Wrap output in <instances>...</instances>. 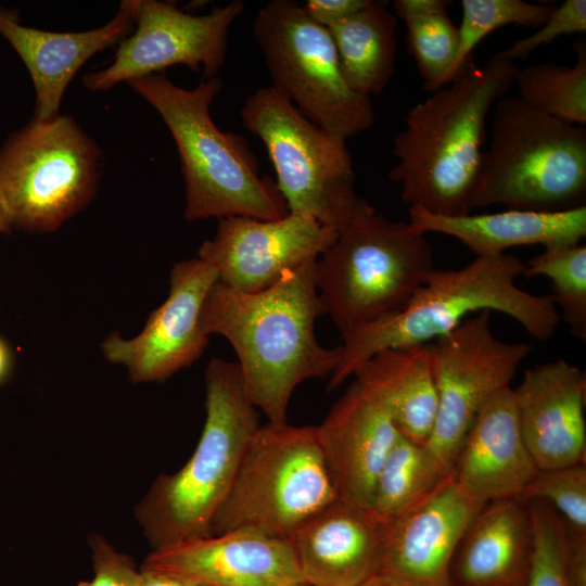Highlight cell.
<instances>
[{
  "mask_svg": "<svg viewBox=\"0 0 586 586\" xmlns=\"http://www.w3.org/2000/svg\"><path fill=\"white\" fill-rule=\"evenodd\" d=\"M316 262L254 293L218 280L201 309V329L228 340L250 400L271 423L288 422L289 402L301 382L330 378L341 359V346L322 347L315 336V321L324 315Z\"/></svg>",
  "mask_w": 586,
  "mask_h": 586,
  "instance_id": "obj_1",
  "label": "cell"
},
{
  "mask_svg": "<svg viewBox=\"0 0 586 586\" xmlns=\"http://www.w3.org/2000/svg\"><path fill=\"white\" fill-rule=\"evenodd\" d=\"M518 68L495 55L480 66L472 56L448 84L409 110L394 137L397 164L388 175L408 208L443 216L472 213L486 120L514 85Z\"/></svg>",
  "mask_w": 586,
  "mask_h": 586,
  "instance_id": "obj_2",
  "label": "cell"
},
{
  "mask_svg": "<svg viewBox=\"0 0 586 586\" xmlns=\"http://www.w3.org/2000/svg\"><path fill=\"white\" fill-rule=\"evenodd\" d=\"M524 268L520 258L502 253L475 256L459 269H434L403 310L342 336L341 359L327 390L342 385L375 353L428 344L473 313L499 311L517 320L534 339H550L559 324V313L550 295L518 286Z\"/></svg>",
  "mask_w": 586,
  "mask_h": 586,
  "instance_id": "obj_3",
  "label": "cell"
},
{
  "mask_svg": "<svg viewBox=\"0 0 586 586\" xmlns=\"http://www.w3.org/2000/svg\"><path fill=\"white\" fill-rule=\"evenodd\" d=\"M131 88L161 115L176 143L186 186L189 221L244 216L278 220L290 212L276 182L259 174L246 139L222 131L209 107L219 93L218 77L184 89L163 73L129 80Z\"/></svg>",
  "mask_w": 586,
  "mask_h": 586,
  "instance_id": "obj_4",
  "label": "cell"
},
{
  "mask_svg": "<svg viewBox=\"0 0 586 586\" xmlns=\"http://www.w3.org/2000/svg\"><path fill=\"white\" fill-rule=\"evenodd\" d=\"M205 411L202 434L189 460L176 473L160 475L135 508L154 549L211 535L213 517L260 425L238 362L209 360Z\"/></svg>",
  "mask_w": 586,
  "mask_h": 586,
  "instance_id": "obj_5",
  "label": "cell"
},
{
  "mask_svg": "<svg viewBox=\"0 0 586 586\" xmlns=\"http://www.w3.org/2000/svg\"><path fill=\"white\" fill-rule=\"evenodd\" d=\"M471 209L562 212L586 206V128L546 115L518 95L495 105Z\"/></svg>",
  "mask_w": 586,
  "mask_h": 586,
  "instance_id": "obj_6",
  "label": "cell"
},
{
  "mask_svg": "<svg viewBox=\"0 0 586 586\" xmlns=\"http://www.w3.org/2000/svg\"><path fill=\"white\" fill-rule=\"evenodd\" d=\"M339 499L316 425L260 424L211 523V535L253 531L290 538Z\"/></svg>",
  "mask_w": 586,
  "mask_h": 586,
  "instance_id": "obj_7",
  "label": "cell"
},
{
  "mask_svg": "<svg viewBox=\"0 0 586 586\" xmlns=\"http://www.w3.org/2000/svg\"><path fill=\"white\" fill-rule=\"evenodd\" d=\"M434 269L425 233L375 212L318 257L317 291L343 336L403 310Z\"/></svg>",
  "mask_w": 586,
  "mask_h": 586,
  "instance_id": "obj_8",
  "label": "cell"
},
{
  "mask_svg": "<svg viewBox=\"0 0 586 586\" xmlns=\"http://www.w3.org/2000/svg\"><path fill=\"white\" fill-rule=\"evenodd\" d=\"M240 114L264 143L289 212L337 232L375 213L356 190L345 139L307 119L271 86L246 98Z\"/></svg>",
  "mask_w": 586,
  "mask_h": 586,
  "instance_id": "obj_9",
  "label": "cell"
},
{
  "mask_svg": "<svg viewBox=\"0 0 586 586\" xmlns=\"http://www.w3.org/2000/svg\"><path fill=\"white\" fill-rule=\"evenodd\" d=\"M101 150L67 115L33 119L0 149V209L12 230L53 232L93 199Z\"/></svg>",
  "mask_w": 586,
  "mask_h": 586,
  "instance_id": "obj_10",
  "label": "cell"
},
{
  "mask_svg": "<svg viewBox=\"0 0 586 586\" xmlns=\"http://www.w3.org/2000/svg\"><path fill=\"white\" fill-rule=\"evenodd\" d=\"M272 84L307 119L345 140L371 128V98L351 88L328 29L293 0H272L253 23Z\"/></svg>",
  "mask_w": 586,
  "mask_h": 586,
  "instance_id": "obj_11",
  "label": "cell"
},
{
  "mask_svg": "<svg viewBox=\"0 0 586 586\" xmlns=\"http://www.w3.org/2000/svg\"><path fill=\"white\" fill-rule=\"evenodd\" d=\"M437 412L426 447L448 472L474 419L497 393L510 387L531 353L524 342H505L491 329V311L469 317L428 343Z\"/></svg>",
  "mask_w": 586,
  "mask_h": 586,
  "instance_id": "obj_12",
  "label": "cell"
},
{
  "mask_svg": "<svg viewBox=\"0 0 586 586\" xmlns=\"http://www.w3.org/2000/svg\"><path fill=\"white\" fill-rule=\"evenodd\" d=\"M243 11L241 0L205 15L187 13L171 1L133 0V31L117 46L111 65L86 74L82 85L105 91L174 65L203 73V78L216 77L225 64L229 29Z\"/></svg>",
  "mask_w": 586,
  "mask_h": 586,
  "instance_id": "obj_13",
  "label": "cell"
},
{
  "mask_svg": "<svg viewBox=\"0 0 586 586\" xmlns=\"http://www.w3.org/2000/svg\"><path fill=\"white\" fill-rule=\"evenodd\" d=\"M337 233L309 216L291 212L278 220L233 216L219 220L214 238L202 243L198 257L217 270L224 284L254 293L317 260Z\"/></svg>",
  "mask_w": 586,
  "mask_h": 586,
  "instance_id": "obj_14",
  "label": "cell"
},
{
  "mask_svg": "<svg viewBox=\"0 0 586 586\" xmlns=\"http://www.w3.org/2000/svg\"><path fill=\"white\" fill-rule=\"evenodd\" d=\"M217 270L195 257L175 264L166 301L153 310L143 330L125 340L113 332L102 342V352L112 364L127 367L132 383L163 382L190 367L208 344L200 326V314Z\"/></svg>",
  "mask_w": 586,
  "mask_h": 586,
  "instance_id": "obj_15",
  "label": "cell"
},
{
  "mask_svg": "<svg viewBox=\"0 0 586 586\" xmlns=\"http://www.w3.org/2000/svg\"><path fill=\"white\" fill-rule=\"evenodd\" d=\"M484 506L466 495L450 472L425 498L387 524L379 573L404 586H451L454 555Z\"/></svg>",
  "mask_w": 586,
  "mask_h": 586,
  "instance_id": "obj_16",
  "label": "cell"
},
{
  "mask_svg": "<svg viewBox=\"0 0 586 586\" xmlns=\"http://www.w3.org/2000/svg\"><path fill=\"white\" fill-rule=\"evenodd\" d=\"M141 569L200 586L307 584L290 539L253 531H232L154 549Z\"/></svg>",
  "mask_w": 586,
  "mask_h": 586,
  "instance_id": "obj_17",
  "label": "cell"
},
{
  "mask_svg": "<svg viewBox=\"0 0 586 586\" xmlns=\"http://www.w3.org/2000/svg\"><path fill=\"white\" fill-rule=\"evenodd\" d=\"M520 430L539 470L585 463L586 377L556 359L526 369L512 388Z\"/></svg>",
  "mask_w": 586,
  "mask_h": 586,
  "instance_id": "obj_18",
  "label": "cell"
},
{
  "mask_svg": "<svg viewBox=\"0 0 586 586\" xmlns=\"http://www.w3.org/2000/svg\"><path fill=\"white\" fill-rule=\"evenodd\" d=\"M316 429L339 498L370 508L380 469L400 434L386 407L355 379Z\"/></svg>",
  "mask_w": 586,
  "mask_h": 586,
  "instance_id": "obj_19",
  "label": "cell"
},
{
  "mask_svg": "<svg viewBox=\"0 0 586 586\" xmlns=\"http://www.w3.org/2000/svg\"><path fill=\"white\" fill-rule=\"evenodd\" d=\"M387 524L340 498L289 539L309 586H358L379 573Z\"/></svg>",
  "mask_w": 586,
  "mask_h": 586,
  "instance_id": "obj_20",
  "label": "cell"
},
{
  "mask_svg": "<svg viewBox=\"0 0 586 586\" xmlns=\"http://www.w3.org/2000/svg\"><path fill=\"white\" fill-rule=\"evenodd\" d=\"M133 29V0L123 1L115 16L104 26L79 33L24 26L16 10L0 5V34L28 69L36 92L33 119L39 122L59 115L68 84L92 55L118 46Z\"/></svg>",
  "mask_w": 586,
  "mask_h": 586,
  "instance_id": "obj_21",
  "label": "cell"
},
{
  "mask_svg": "<svg viewBox=\"0 0 586 586\" xmlns=\"http://www.w3.org/2000/svg\"><path fill=\"white\" fill-rule=\"evenodd\" d=\"M537 470L520 430L512 388H505L477 413L451 475L466 495L486 505L519 498Z\"/></svg>",
  "mask_w": 586,
  "mask_h": 586,
  "instance_id": "obj_22",
  "label": "cell"
},
{
  "mask_svg": "<svg viewBox=\"0 0 586 586\" xmlns=\"http://www.w3.org/2000/svg\"><path fill=\"white\" fill-rule=\"evenodd\" d=\"M534 549L527 504L518 498L487 502L454 555L451 586H524Z\"/></svg>",
  "mask_w": 586,
  "mask_h": 586,
  "instance_id": "obj_23",
  "label": "cell"
},
{
  "mask_svg": "<svg viewBox=\"0 0 586 586\" xmlns=\"http://www.w3.org/2000/svg\"><path fill=\"white\" fill-rule=\"evenodd\" d=\"M417 230L459 240L475 256L502 254L510 247L543 245L545 250L578 245L586 235V206L562 212L507 211L461 216L434 215L408 208Z\"/></svg>",
  "mask_w": 586,
  "mask_h": 586,
  "instance_id": "obj_24",
  "label": "cell"
},
{
  "mask_svg": "<svg viewBox=\"0 0 586 586\" xmlns=\"http://www.w3.org/2000/svg\"><path fill=\"white\" fill-rule=\"evenodd\" d=\"M353 375L383 403L403 436L426 444L437 412L428 344L382 349L359 365Z\"/></svg>",
  "mask_w": 586,
  "mask_h": 586,
  "instance_id": "obj_25",
  "label": "cell"
},
{
  "mask_svg": "<svg viewBox=\"0 0 586 586\" xmlns=\"http://www.w3.org/2000/svg\"><path fill=\"white\" fill-rule=\"evenodd\" d=\"M397 16L386 1L368 5L327 29L345 79L357 93L380 94L395 72Z\"/></svg>",
  "mask_w": 586,
  "mask_h": 586,
  "instance_id": "obj_26",
  "label": "cell"
},
{
  "mask_svg": "<svg viewBox=\"0 0 586 586\" xmlns=\"http://www.w3.org/2000/svg\"><path fill=\"white\" fill-rule=\"evenodd\" d=\"M449 474L425 444L399 434L378 474L370 509L388 524L425 498Z\"/></svg>",
  "mask_w": 586,
  "mask_h": 586,
  "instance_id": "obj_27",
  "label": "cell"
},
{
  "mask_svg": "<svg viewBox=\"0 0 586 586\" xmlns=\"http://www.w3.org/2000/svg\"><path fill=\"white\" fill-rule=\"evenodd\" d=\"M448 0H395L393 7L407 28V49L424 88L433 92L451 66L458 50V27L448 16Z\"/></svg>",
  "mask_w": 586,
  "mask_h": 586,
  "instance_id": "obj_28",
  "label": "cell"
},
{
  "mask_svg": "<svg viewBox=\"0 0 586 586\" xmlns=\"http://www.w3.org/2000/svg\"><path fill=\"white\" fill-rule=\"evenodd\" d=\"M573 66L556 63L518 68V97L532 109L563 122L586 125V42L574 44Z\"/></svg>",
  "mask_w": 586,
  "mask_h": 586,
  "instance_id": "obj_29",
  "label": "cell"
},
{
  "mask_svg": "<svg viewBox=\"0 0 586 586\" xmlns=\"http://www.w3.org/2000/svg\"><path fill=\"white\" fill-rule=\"evenodd\" d=\"M523 276L550 279L552 302L572 335L586 342V246L544 250L527 263Z\"/></svg>",
  "mask_w": 586,
  "mask_h": 586,
  "instance_id": "obj_30",
  "label": "cell"
},
{
  "mask_svg": "<svg viewBox=\"0 0 586 586\" xmlns=\"http://www.w3.org/2000/svg\"><path fill=\"white\" fill-rule=\"evenodd\" d=\"M555 7L522 0H462L457 54L440 88L457 75L464 62L473 56V49L492 31L506 25L539 27Z\"/></svg>",
  "mask_w": 586,
  "mask_h": 586,
  "instance_id": "obj_31",
  "label": "cell"
},
{
  "mask_svg": "<svg viewBox=\"0 0 586 586\" xmlns=\"http://www.w3.org/2000/svg\"><path fill=\"white\" fill-rule=\"evenodd\" d=\"M533 525L532 565L524 586H569L565 570V530L559 513L543 500L526 502Z\"/></svg>",
  "mask_w": 586,
  "mask_h": 586,
  "instance_id": "obj_32",
  "label": "cell"
},
{
  "mask_svg": "<svg viewBox=\"0 0 586 586\" xmlns=\"http://www.w3.org/2000/svg\"><path fill=\"white\" fill-rule=\"evenodd\" d=\"M549 504L569 525L586 532V463L537 470L518 498Z\"/></svg>",
  "mask_w": 586,
  "mask_h": 586,
  "instance_id": "obj_33",
  "label": "cell"
},
{
  "mask_svg": "<svg viewBox=\"0 0 586 586\" xmlns=\"http://www.w3.org/2000/svg\"><path fill=\"white\" fill-rule=\"evenodd\" d=\"M586 31V1L565 0L555 7L547 21L531 36L515 41L508 49L495 54L497 59L514 62L525 60L540 47L563 35Z\"/></svg>",
  "mask_w": 586,
  "mask_h": 586,
  "instance_id": "obj_34",
  "label": "cell"
},
{
  "mask_svg": "<svg viewBox=\"0 0 586 586\" xmlns=\"http://www.w3.org/2000/svg\"><path fill=\"white\" fill-rule=\"evenodd\" d=\"M89 544L94 576L77 586H140L141 572L130 557L117 552L104 537L97 534L90 536Z\"/></svg>",
  "mask_w": 586,
  "mask_h": 586,
  "instance_id": "obj_35",
  "label": "cell"
},
{
  "mask_svg": "<svg viewBox=\"0 0 586 586\" xmlns=\"http://www.w3.org/2000/svg\"><path fill=\"white\" fill-rule=\"evenodd\" d=\"M371 0H307L303 10L317 24L328 28L353 13L361 10Z\"/></svg>",
  "mask_w": 586,
  "mask_h": 586,
  "instance_id": "obj_36",
  "label": "cell"
},
{
  "mask_svg": "<svg viewBox=\"0 0 586 586\" xmlns=\"http://www.w3.org/2000/svg\"><path fill=\"white\" fill-rule=\"evenodd\" d=\"M564 530L565 570L569 586H586V532L565 522Z\"/></svg>",
  "mask_w": 586,
  "mask_h": 586,
  "instance_id": "obj_37",
  "label": "cell"
},
{
  "mask_svg": "<svg viewBox=\"0 0 586 586\" xmlns=\"http://www.w3.org/2000/svg\"><path fill=\"white\" fill-rule=\"evenodd\" d=\"M140 586H200L192 582L160 572L142 569H140Z\"/></svg>",
  "mask_w": 586,
  "mask_h": 586,
  "instance_id": "obj_38",
  "label": "cell"
},
{
  "mask_svg": "<svg viewBox=\"0 0 586 586\" xmlns=\"http://www.w3.org/2000/svg\"><path fill=\"white\" fill-rule=\"evenodd\" d=\"M13 366V353L8 342L0 336V384L9 377Z\"/></svg>",
  "mask_w": 586,
  "mask_h": 586,
  "instance_id": "obj_39",
  "label": "cell"
},
{
  "mask_svg": "<svg viewBox=\"0 0 586 586\" xmlns=\"http://www.w3.org/2000/svg\"><path fill=\"white\" fill-rule=\"evenodd\" d=\"M358 586H404L400 583L396 582L395 579L384 575V574H375L371 576L370 578L366 579Z\"/></svg>",
  "mask_w": 586,
  "mask_h": 586,
  "instance_id": "obj_40",
  "label": "cell"
},
{
  "mask_svg": "<svg viewBox=\"0 0 586 586\" xmlns=\"http://www.w3.org/2000/svg\"><path fill=\"white\" fill-rule=\"evenodd\" d=\"M10 231H11V229H10V227H9V225H8L5 218H4V216H3V214H2V212L0 209V233H8Z\"/></svg>",
  "mask_w": 586,
  "mask_h": 586,
  "instance_id": "obj_41",
  "label": "cell"
},
{
  "mask_svg": "<svg viewBox=\"0 0 586 586\" xmlns=\"http://www.w3.org/2000/svg\"><path fill=\"white\" fill-rule=\"evenodd\" d=\"M295 586H309L308 584H301V585H295Z\"/></svg>",
  "mask_w": 586,
  "mask_h": 586,
  "instance_id": "obj_42",
  "label": "cell"
}]
</instances>
